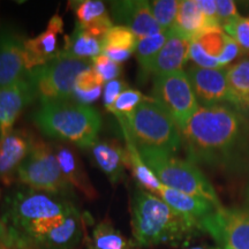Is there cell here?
<instances>
[{
  "instance_id": "484cf974",
  "label": "cell",
  "mask_w": 249,
  "mask_h": 249,
  "mask_svg": "<svg viewBox=\"0 0 249 249\" xmlns=\"http://www.w3.org/2000/svg\"><path fill=\"white\" fill-rule=\"evenodd\" d=\"M170 30H163L160 33L138 39L135 49V55L140 66V79L147 80L149 77V70L156 55L160 51L167 38Z\"/></svg>"
},
{
  "instance_id": "9a60e30c",
  "label": "cell",
  "mask_w": 249,
  "mask_h": 249,
  "mask_svg": "<svg viewBox=\"0 0 249 249\" xmlns=\"http://www.w3.org/2000/svg\"><path fill=\"white\" fill-rule=\"evenodd\" d=\"M62 33L64 21L59 15H53L50 18L44 31L34 38L27 39L24 45V61L27 71L59 58L62 50L59 48V36Z\"/></svg>"
},
{
  "instance_id": "603a6c76",
  "label": "cell",
  "mask_w": 249,
  "mask_h": 249,
  "mask_svg": "<svg viewBox=\"0 0 249 249\" xmlns=\"http://www.w3.org/2000/svg\"><path fill=\"white\" fill-rule=\"evenodd\" d=\"M99 54H102V40L90 35L76 24L73 33L65 36V43L59 58L92 60Z\"/></svg>"
},
{
  "instance_id": "74e56055",
  "label": "cell",
  "mask_w": 249,
  "mask_h": 249,
  "mask_svg": "<svg viewBox=\"0 0 249 249\" xmlns=\"http://www.w3.org/2000/svg\"><path fill=\"white\" fill-rule=\"evenodd\" d=\"M103 81L96 71L93 68H89V70L83 71L82 73L77 76L76 82H75V88L79 90H91L98 87H103Z\"/></svg>"
},
{
  "instance_id": "7c38bea8",
  "label": "cell",
  "mask_w": 249,
  "mask_h": 249,
  "mask_svg": "<svg viewBox=\"0 0 249 249\" xmlns=\"http://www.w3.org/2000/svg\"><path fill=\"white\" fill-rule=\"evenodd\" d=\"M186 74L200 107L227 105L246 112L230 88L226 68H202L193 65Z\"/></svg>"
},
{
  "instance_id": "8fae6325",
  "label": "cell",
  "mask_w": 249,
  "mask_h": 249,
  "mask_svg": "<svg viewBox=\"0 0 249 249\" xmlns=\"http://www.w3.org/2000/svg\"><path fill=\"white\" fill-rule=\"evenodd\" d=\"M222 249H249V209L218 208L201 223Z\"/></svg>"
},
{
  "instance_id": "277c9868",
  "label": "cell",
  "mask_w": 249,
  "mask_h": 249,
  "mask_svg": "<svg viewBox=\"0 0 249 249\" xmlns=\"http://www.w3.org/2000/svg\"><path fill=\"white\" fill-rule=\"evenodd\" d=\"M118 121L138 148L176 154L182 145L178 124L169 111L152 97L143 101L128 116L118 118Z\"/></svg>"
},
{
  "instance_id": "7a4b0ae2",
  "label": "cell",
  "mask_w": 249,
  "mask_h": 249,
  "mask_svg": "<svg viewBox=\"0 0 249 249\" xmlns=\"http://www.w3.org/2000/svg\"><path fill=\"white\" fill-rule=\"evenodd\" d=\"M132 231L136 246L180 245L202 232L200 225L177 213L160 196L139 188L132 197Z\"/></svg>"
},
{
  "instance_id": "8992f818",
  "label": "cell",
  "mask_w": 249,
  "mask_h": 249,
  "mask_svg": "<svg viewBox=\"0 0 249 249\" xmlns=\"http://www.w3.org/2000/svg\"><path fill=\"white\" fill-rule=\"evenodd\" d=\"M4 208L2 223L8 231L12 248L14 239L28 227L43 220L66 216L77 209L71 201L60 197V195L31 188L21 189L9 196Z\"/></svg>"
},
{
  "instance_id": "f1b7e54d",
  "label": "cell",
  "mask_w": 249,
  "mask_h": 249,
  "mask_svg": "<svg viewBox=\"0 0 249 249\" xmlns=\"http://www.w3.org/2000/svg\"><path fill=\"white\" fill-rule=\"evenodd\" d=\"M138 37L129 28L124 26H113L102 39V50L118 49L135 52Z\"/></svg>"
},
{
  "instance_id": "83f0119b",
  "label": "cell",
  "mask_w": 249,
  "mask_h": 249,
  "mask_svg": "<svg viewBox=\"0 0 249 249\" xmlns=\"http://www.w3.org/2000/svg\"><path fill=\"white\" fill-rule=\"evenodd\" d=\"M76 17V23L81 27H88L99 20L107 18V6L101 0H80L71 2Z\"/></svg>"
},
{
  "instance_id": "ffe728a7",
  "label": "cell",
  "mask_w": 249,
  "mask_h": 249,
  "mask_svg": "<svg viewBox=\"0 0 249 249\" xmlns=\"http://www.w3.org/2000/svg\"><path fill=\"white\" fill-rule=\"evenodd\" d=\"M156 195L160 196L161 200L166 202L177 213H181L193 222L197 223L200 227L202 220L217 209L213 203L203 200V198L176 191V189L169 188L164 185Z\"/></svg>"
},
{
  "instance_id": "7dc6e473",
  "label": "cell",
  "mask_w": 249,
  "mask_h": 249,
  "mask_svg": "<svg viewBox=\"0 0 249 249\" xmlns=\"http://www.w3.org/2000/svg\"><path fill=\"white\" fill-rule=\"evenodd\" d=\"M248 110H249V104H248Z\"/></svg>"
},
{
  "instance_id": "44dd1931",
  "label": "cell",
  "mask_w": 249,
  "mask_h": 249,
  "mask_svg": "<svg viewBox=\"0 0 249 249\" xmlns=\"http://www.w3.org/2000/svg\"><path fill=\"white\" fill-rule=\"evenodd\" d=\"M55 157L60 166V170L66 180L73 188H76L87 197H95L96 191L93 188L90 179L87 176L83 165L81 160L77 158L71 149L65 147V145L57 144L53 147Z\"/></svg>"
},
{
  "instance_id": "ac0fdd59",
  "label": "cell",
  "mask_w": 249,
  "mask_h": 249,
  "mask_svg": "<svg viewBox=\"0 0 249 249\" xmlns=\"http://www.w3.org/2000/svg\"><path fill=\"white\" fill-rule=\"evenodd\" d=\"M191 42L174 29H170L169 38L156 55L149 70V76L155 77L183 71V66L189 60Z\"/></svg>"
},
{
  "instance_id": "b9f144b4",
  "label": "cell",
  "mask_w": 249,
  "mask_h": 249,
  "mask_svg": "<svg viewBox=\"0 0 249 249\" xmlns=\"http://www.w3.org/2000/svg\"><path fill=\"white\" fill-rule=\"evenodd\" d=\"M132 51H127V50H118V49H104L102 50V54L107 57L110 60L120 64L124 60H127L130 55H132Z\"/></svg>"
},
{
  "instance_id": "f6af8a7d",
  "label": "cell",
  "mask_w": 249,
  "mask_h": 249,
  "mask_svg": "<svg viewBox=\"0 0 249 249\" xmlns=\"http://www.w3.org/2000/svg\"><path fill=\"white\" fill-rule=\"evenodd\" d=\"M246 202H247V209H249V186L247 188V195H246Z\"/></svg>"
},
{
  "instance_id": "836d02e7",
  "label": "cell",
  "mask_w": 249,
  "mask_h": 249,
  "mask_svg": "<svg viewBox=\"0 0 249 249\" xmlns=\"http://www.w3.org/2000/svg\"><path fill=\"white\" fill-rule=\"evenodd\" d=\"M92 68L96 71L99 77L104 82L117 80L121 74V66L117 62L112 61L104 54H99L98 57L92 59Z\"/></svg>"
},
{
  "instance_id": "4dcf8cb0",
  "label": "cell",
  "mask_w": 249,
  "mask_h": 249,
  "mask_svg": "<svg viewBox=\"0 0 249 249\" xmlns=\"http://www.w3.org/2000/svg\"><path fill=\"white\" fill-rule=\"evenodd\" d=\"M227 35L222 27H213L205 29L194 39L201 45V48L211 57L216 58L222 54L224 46H225Z\"/></svg>"
},
{
  "instance_id": "2e32d148",
  "label": "cell",
  "mask_w": 249,
  "mask_h": 249,
  "mask_svg": "<svg viewBox=\"0 0 249 249\" xmlns=\"http://www.w3.org/2000/svg\"><path fill=\"white\" fill-rule=\"evenodd\" d=\"M111 13L120 26L129 28L138 39L163 31L150 9L149 1L144 0H123L111 1Z\"/></svg>"
},
{
  "instance_id": "f35d334b",
  "label": "cell",
  "mask_w": 249,
  "mask_h": 249,
  "mask_svg": "<svg viewBox=\"0 0 249 249\" xmlns=\"http://www.w3.org/2000/svg\"><path fill=\"white\" fill-rule=\"evenodd\" d=\"M241 53L242 51L240 46L236 44L234 39L231 38V37L227 35V39H226L225 46H224L222 54L218 57V62H219L220 67L222 68L229 67L230 65H231L232 62L234 61Z\"/></svg>"
},
{
  "instance_id": "ee69618b",
  "label": "cell",
  "mask_w": 249,
  "mask_h": 249,
  "mask_svg": "<svg viewBox=\"0 0 249 249\" xmlns=\"http://www.w3.org/2000/svg\"><path fill=\"white\" fill-rule=\"evenodd\" d=\"M187 249H222L219 247H211V246H194V247H189Z\"/></svg>"
},
{
  "instance_id": "f546056e",
  "label": "cell",
  "mask_w": 249,
  "mask_h": 249,
  "mask_svg": "<svg viewBox=\"0 0 249 249\" xmlns=\"http://www.w3.org/2000/svg\"><path fill=\"white\" fill-rule=\"evenodd\" d=\"M155 20L163 30L172 29L176 22L180 1L178 0H154L149 1Z\"/></svg>"
},
{
  "instance_id": "ba28073f",
  "label": "cell",
  "mask_w": 249,
  "mask_h": 249,
  "mask_svg": "<svg viewBox=\"0 0 249 249\" xmlns=\"http://www.w3.org/2000/svg\"><path fill=\"white\" fill-rule=\"evenodd\" d=\"M92 67L91 60L57 58L27 71L26 77L42 102L71 101L77 76Z\"/></svg>"
},
{
  "instance_id": "8d00e7d4",
  "label": "cell",
  "mask_w": 249,
  "mask_h": 249,
  "mask_svg": "<svg viewBox=\"0 0 249 249\" xmlns=\"http://www.w3.org/2000/svg\"><path fill=\"white\" fill-rule=\"evenodd\" d=\"M217 20L220 27L224 24L231 22L238 17H240L238 13V8L234 1L232 0H217Z\"/></svg>"
},
{
  "instance_id": "ab89813d",
  "label": "cell",
  "mask_w": 249,
  "mask_h": 249,
  "mask_svg": "<svg viewBox=\"0 0 249 249\" xmlns=\"http://www.w3.org/2000/svg\"><path fill=\"white\" fill-rule=\"evenodd\" d=\"M102 91H103V87H98V88H95L91 90L74 89L71 101L79 103L81 105L90 107L92 103H95L99 97H101Z\"/></svg>"
},
{
  "instance_id": "d590c367",
  "label": "cell",
  "mask_w": 249,
  "mask_h": 249,
  "mask_svg": "<svg viewBox=\"0 0 249 249\" xmlns=\"http://www.w3.org/2000/svg\"><path fill=\"white\" fill-rule=\"evenodd\" d=\"M126 87V82L120 79L105 83L104 89H103V103H104V107L107 111L112 110L120 93L127 89Z\"/></svg>"
},
{
  "instance_id": "5bb4252c",
  "label": "cell",
  "mask_w": 249,
  "mask_h": 249,
  "mask_svg": "<svg viewBox=\"0 0 249 249\" xmlns=\"http://www.w3.org/2000/svg\"><path fill=\"white\" fill-rule=\"evenodd\" d=\"M35 138L26 129L12 128L0 134V178L9 185L18 170L30 154Z\"/></svg>"
},
{
  "instance_id": "4fadbf2b",
  "label": "cell",
  "mask_w": 249,
  "mask_h": 249,
  "mask_svg": "<svg viewBox=\"0 0 249 249\" xmlns=\"http://www.w3.org/2000/svg\"><path fill=\"white\" fill-rule=\"evenodd\" d=\"M27 37L9 26H0V89L27 74L24 45Z\"/></svg>"
},
{
  "instance_id": "d6986e66",
  "label": "cell",
  "mask_w": 249,
  "mask_h": 249,
  "mask_svg": "<svg viewBox=\"0 0 249 249\" xmlns=\"http://www.w3.org/2000/svg\"><path fill=\"white\" fill-rule=\"evenodd\" d=\"M91 156L97 166L116 185L121 180L124 167H128V154L119 144L107 141H96L90 147Z\"/></svg>"
},
{
  "instance_id": "52a82bcc",
  "label": "cell",
  "mask_w": 249,
  "mask_h": 249,
  "mask_svg": "<svg viewBox=\"0 0 249 249\" xmlns=\"http://www.w3.org/2000/svg\"><path fill=\"white\" fill-rule=\"evenodd\" d=\"M83 239V218L79 209L54 219L36 223L18 234L13 249H74Z\"/></svg>"
},
{
  "instance_id": "7bdbcfd3",
  "label": "cell",
  "mask_w": 249,
  "mask_h": 249,
  "mask_svg": "<svg viewBox=\"0 0 249 249\" xmlns=\"http://www.w3.org/2000/svg\"><path fill=\"white\" fill-rule=\"evenodd\" d=\"M0 241L4 242L6 246H8L9 248H12V242H11V238H9L8 231L6 229L5 224L2 223V220H0ZM13 249V248H12Z\"/></svg>"
},
{
  "instance_id": "9c48e42d",
  "label": "cell",
  "mask_w": 249,
  "mask_h": 249,
  "mask_svg": "<svg viewBox=\"0 0 249 249\" xmlns=\"http://www.w3.org/2000/svg\"><path fill=\"white\" fill-rule=\"evenodd\" d=\"M18 178L31 189L55 195L73 189L61 172L53 147L42 141H35L30 154L18 167Z\"/></svg>"
},
{
  "instance_id": "bcb514c9",
  "label": "cell",
  "mask_w": 249,
  "mask_h": 249,
  "mask_svg": "<svg viewBox=\"0 0 249 249\" xmlns=\"http://www.w3.org/2000/svg\"><path fill=\"white\" fill-rule=\"evenodd\" d=\"M0 249H12V248H9L8 246H6L4 242H1L0 241Z\"/></svg>"
},
{
  "instance_id": "7402d4cb",
  "label": "cell",
  "mask_w": 249,
  "mask_h": 249,
  "mask_svg": "<svg viewBox=\"0 0 249 249\" xmlns=\"http://www.w3.org/2000/svg\"><path fill=\"white\" fill-rule=\"evenodd\" d=\"M213 26L204 17L198 7L197 0H182L180 1L178 14L172 29L189 40H194L202 31Z\"/></svg>"
},
{
  "instance_id": "6da1fadb",
  "label": "cell",
  "mask_w": 249,
  "mask_h": 249,
  "mask_svg": "<svg viewBox=\"0 0 249 249\" xmlns=\"http://www.w3.org/2000/svg\"><path fill=\"white\" fill-rule=\"evenodd\" d=\"M181 132L187 160L195 165L240 172L249 163V119L233 107H200Z\"/></svg>"
},
{
  "instance_id": "e0dca14e",
  "label": "cell",
  "mask_w": 249,
  "mask_h": 249,
  "mask_svg": "<svg viewBox=\"0 0 249 249\" xmlns=\"http://www.w3.org/2000/svg\"><path fill=\"white\" fill-rule=\"evenodd\" d=\"M35 98V90L26 75L13 85L0 89V134L13 128L21 112Z\"/></svg>"
},
{
  "instance_id": "4316f807",
  "label": "cell",
  "mask_w": 249,
  "mask_h": 249,
  "mask_svg": "<svg viewBox=\"0 0 249 249\" xmlns=\"http://www.w3.org/2000/svg\"><path fill=\"white\" fill-rule=\"evenodd\" d=\"M226 79L230 88L245 111L249 104V59H244L226 67Z\"/></svg>"
},
{
  "instance_id": "60d3db41",
  "label": "cell",
  "mask_w": 249,
  "mask_h": 249,
  "mask_svg": "<svg viewBox=\"0 0 249 249\" xmlns=\"http://www.w3.org/2000/svg\"><path fill=\"white\" fill-rule=\"evenodd\" d=\"M197 5L207 20L213 26H219L217 20V7L214 0H197ZM220 27V26H219Z\"/></svg>"
},
{
  "instance_id": "cb8c5ba5",
  "label": "cell",
  "mask_w": 249,
  "mask_h": 249,
  "mask_svg": "<svg viewBox=\"0 0 249 249\" xmlns=\"http://www.w3.org/2000/svg\"><path fill=\"white\" fill-rule=\"evenodd\" d=\"M124 140H126V150L128 154V167L132 170L134 178L141 186V188L144 191H148L152 194H157L163 187V183L157 178V176L154 173L150 167L144 163L143 158L140 155V151L135 143L132 141L129 135L126 132H124Z\"/></svg>"
},
{
  "instance_id": "3957f363",
  "label": "cell",
  "mask_w": 249,
  "mask_h": 249,
  "mask_svg": "<svg viewBox=\"0 0 249 249\" xmlns=\"http://www.w3.org/2000/svg\"><path fill=\"white\" fill-rule=\"evenodd\" d=\"M40 132L46 136L88 149L96 142L102 118L96 108L74 101L42 102L34 116Z\"/></svg>"
},
{
  "instance_id": "1f68e13d",
  "label": "cell",
  "mask_w": 249,
  "mask_h": 249,
  "mask_svg": "<svg viewBox=\"0 0 249 249\" xmlns=\"http://www.w3.org/2000/svg\"><path fill=\"white\" fill-rule=\"evenodd\" d=\"M147 98V96L143 95L139 90L126 89L120 93L110 112L117 117V119L118 118H124L132 113Z\"/></svg>"
},
{
  "instance_id": "30bf717a",
  "label": "cell",
  "mask_w": 249,
  "mask_h": 249,
  "mask_svg": "<svg viewBox=\"0 0 249 249\" xmlns=\"http://www.w3.org/2000/svg\"><path fill=\"white\" fill-rule=\"evenodd\" d=\"M152 98L169 111L179 128H182L200 107L188 76L183 71L155 76Z\"/></svg>"
},
{
  "instance_id": "5b68a950",
  "label": "cell",
  "mask_w": 249,
  "mask_h": 249,
  "mask_svg": "<svg viewBox=\"0 0 249 249\" xmlns=\"http://www.w3.org/2000/svg\"><path fill=\"white\" fill-rule=\"evenodd\" d=\"M140 155L160 182L169 188L203 198L214 207L222 208L213 186L204 173L188 160H181L176 154L160 149L138 148Z\"/></svg>"
},
{
  "instance_id": "d4e9b609",
  "label": "cell",
  "mask_w": 249,
  "mask_h": 249,
  "mask_svg": "<svg viewBox=\"0 0 249 249\" xmlns=\"http://www.w3.org/2000/svg\"><path fill=\"white\" fill-rule=\"evenodd\" d=\"M89 249H138L135 242L126 238L108 219L93 227Z\"/></svg>"
},
{
  "instance_id": "e575fe53",
  "label": "cell",
  "mask_w": 249,
  "mask_h": 249,
  "mask_svg": "<svg viewBox=\"0 0 249 249\" xmlns=\"http://www.w3.org/2000/svg\"><path fill=\"white\" fill-rule=\"evenodd\" d=\"M189 60L194 61L195 66L202 68H222L219 62L216 58L211 57L201 48L195 40L191 42V48H189Z\"/></svg>"
},
{
  "instance_id": "d6a6232c",
  "label": "cell",
  "mask_w": 249,
  "mask_h": 249,
  "mask_svg": "<svg viewBox=\"0 0 249 249\" xmlns=\"http://www.w3.org/2000/svg\"><path fill=\"white\" fill-rule=\"evenodd\" d=\"M226 35H229L240 46L242 53H249V18L238 17L231 22L222 27Z\"/></svg>"
}]
</instances>
